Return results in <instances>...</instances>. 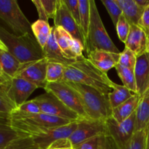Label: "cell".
Listing matches in <instances>:
<instances>
[{
  "instance_id": "obj_3",
  "label": "cell",
  "mask_w": 149,
  "mask_h": 149,
  "mask_svg": "<svg viewBox=\"0 0 149 149\" xmlns=\"http://www.w3.org/2000/svg\"><path fill=\"white\" fill-rule=\"evenodd\" d=\"M11 125L14 130L28 137H34L45 134L57 127L68 125L72 122L44 113L30 115H20L11 113Z\"/></svg>"
},
{
  "instance_id": "obj_26",
  "label": "cell",
  "mask_w": 149,
  "mask_h": 149,
  "mask_svg": "<svg viewBox=\"0 0 149 149\" xmlns=\"http://www.w3.org/2000/svg\"><path fill=\"white\" fill-rule=\"evenodd\" d=\"M55 36L58 46L64 55L69 59L77 60L74 58L71 53V48L73 42V37L71 35L63 28L55 26Z\"/></svg>"
},
{
  "instance_id": "obj_27",
  "label": "cell",
  "mask_w": 149,
  "mask_h": 149,
  "mask_svg": "<svg viewBox=\"0 0 149 149\" xmlns=\"http://www.w3.org/2000/svg\"><path fill=\"white\" fill-rule=\"evenodd\" d=\"M115 69L117 72L118 76L123 83V86L127 87L132 93L136 94L137 87L134 69L125 68L119 64L115 66Z\"/></svg>"
},
{
  "instance_id": "obj_51",
  "label": "cell",
  "mask_w": 149,
  "mask_h": 149,
  "mask_svg": "<svg viewBox=\"0 0 149 149\" xmlns=\"http://www.w3.org/2000/svg\"><path fill=\"white\" fill-rule=\"evenodd\" d=\"M147 53V52H146ZM147 55H148V59H149V54L148 53H147Z\"/></svg>"
},
{
  "instance_id": "obj_40",
  "label": "cell",
  "mask_w": 149,
  "mask_h": 149,
  "mask_svg": "<svg viewBox=\"0 0 149 149\" xmlns=\"http://www.w3.org/2000/svg\"><path fill=\"white\" fill-rule=\"evenodd\" d=\"M71 53L75 59L84 56L83 50H84V46L82 42L77 39H73L72 45H71Z\"/></svg>"
},
{
  "instance_id": "obj_11",
  "label": "cell",
  "mask_w": 149,
  "mask_h": 149,
  "mask_svg": "<svg viewBox=\"0 0 149 149\" xmlns=\"http://www.w3.org/2000/svg\"><path fill=\"white\" fill-rule=\"evenodd\" d=\"M105 134V122L91 119H81L77 121V129L68 139L74 148L84 141Z\"/></svg>"
},
{
  "instance_id": "obj_17",
  "label": "cell",
  "mask_w": 149,
  "mask_h": 149,
  "mask_svg": "<svg viewBox=\"0 0 149 149\" xmlns=\"http://www.w3.org/2000/svg\"><path fill=\"white\" fill-rule=\"evenodd\" d=\"M134 73L137 94L141 97L149 90V59L147 53L137 57Z\"/></svg>"
},
{
  "instance_id": "obj_44",
  "label": "cell",
  "mask_w": 149,
  "mask_h": 149,
  "mask_svg": "<svg viewBox=\"0 0 149 149\" xmlns=\"http://www.w3.org/2000/svg\"><path fill=\"white\" fill-rule=\"evenodd\" d=\"M103 149H117V148L116 147L115 144L113 143V142L112 141V140L109 137L106 136H106H105Z\"/></svg>"
},
{
  "instance_id": "obj_33",
  "label": "cell",
  "mask_w": 149,
  "mask_h": 149,
  "mask_svg": "<svg viewBox=\"0 0 149 149\" xmlns=\"http://www.w3.org/2000/svg\"><path fill=\"white\" fill-rule=\"evenodd\" d=\"M4 149H39L31 137L19 138L13 141Z\"/></svg>"
},
{
  "instance_id": "obj_42",
  "label": "cell",
  "mask_w": 149,
  "mask_h": 149,
  "mask_svg": "<svg viewBox=\"0 0 149 149\" xmlns=\"http://www.w3.org/2000/svg\"><path fill=\"white\" fill-rule=\"evenodd\" d=\"M138 26L142 28L146 32L149 29V6L144 10L142 17L138 23Z\"/></svg>"
},
{
  "instance_id": "obj_29",
  "label": "cell",
  "mask_w": 149,
  "mask_h": 149,
  "mask_svg": "<svg viewBox=\"0 0 149 149\" xmlns=\"http://www.w3.org/2000/svg\"><path fill=\"white\" fill-rule=\"evenodd\" d=\"M65 66L61 63L49 62L47 68L46 79L47 83L58 82L63 80Z\"/></svg>"
},
{
  "instance_id": "obj_41",
  "label": "cell",
  "mask_w": 149,
  "mask_h": 149,
  "mask_svg": "<svg viewBox=\"0 0 149 149\" xmlns=\"http://www.w3.org/2000/svg\"><path fill=\"white\" fill-rule=\"evenodd\" d=\"M47 149H74L68 138L61 139L52 143Z\"/></svg>"
},
{
  "instance_id": "obj_2",
  "label": "cell",
  "mask_w": 149,
  "mask_h": 149,
  "mask_svg": "<svg viewBox=\"0 0 149 149\" xmlns=\"http://www.w3.org/2000/svg\"><path fill=\"white\" fill-rule=\"evenodd\" d=\"M0 39L8 52L22 64L29 63L45 58L43 49L33 33L17 36L0 26Z\"/></svg>"
},
{
  "instance_id": "obj_6",
  "label": "cell",
  "mask_w": 149,
  "mask_h": 149,
  "mask_svg": "<svg viewBox=\"0 0 149 149\" xmlns=\"http://www.w3.org/2000/svg\"><path fill=\"white\" fill-rule=\"evenodd\" d=\"M0 18L17 36L33 33L31 24L15 0H0Z\"/></svg>"
},
{
  "instance_id": "obj_5",
  "label": "cell",
  "mask_w": 149,
  "mask_h": 149,
  "mask_svg": "<svg viewBox=\"0 0 149 149\" xmlns=\"http://www.w3.org/2000/svg\"><path fill=\"white\" fill-rule=\"evenodd\" d=\"M90 20L88 33L84 40V50L87 54L96 49H103L114 53H120L108 34L94 0H90Z\"/></svg>"
},
{
  "instance_id": "obj_43",
  "label": "cell",
  "mask_w": 149,
  "mask_h": 149,
  "mask_svg": "<svg viewBox=\"0 0 149 149\" xmlns=\"http://www.w3.org/2000/svg\"><path fill=\"white\" fill-rule=\"evenodd\" d=\"M32 2L34 4V6L36 8V10H37L39 20H42L48 22V17L47 16L46 13H45V10L43 8V6H42V2H41V0H33Z\"/></svg>"
},
{
  "instance_id": "obj_28",
  "label": "cell",
  "mask_w": 149,
  "mask_h": 149,
  "mask_svg": "<svg viewBox=\"0 0 149 149\" xmlns=\"http://www.w3.org/2000/svg\"><path fill=\"white\" fill-rule=\"evenodd\" d=\"M79 27L85 40L88 33L89 25L90 20V0H79Z\"/></svg>"
},
{
  "instance_id": "obj_38",
  "label": "cell",
  "mask_w": 149,
  "mask_h": 149,
  "mask_svg": "<svg viewBox=\"0 0 149 149\" xmlns=\"http://www.w3.org/2000/svg\"><path fill=\"white\" fill-rule=\"evenodd\" d=\"M58 0H41L45 13L48 19H54L56 13Z\"/></svg>"
},
{
  "instance_id": "obj_50",
  "label": "cell",
  "mask_w": 149,
  "mask_h": 149,
  "mask_svg": "<svg viewBox=\"0 0 149 149\" xmlns=\"http://www.w3.org/2000/svg\"><path fill=\"white\" fill-rule=\"evenodd\" d=\"M146 33H147V36H148V39L149 38V29H148V31H146Z\"/></svg>"
},
{
  "instance_id": "obj_23",
  "label": "cell",
  "mask_w": 149,
  "mask_h": 149,
  "mask_svg": "<svg viewBox=\"0 0 149 149\" xmlns=\"http://www.w3.org/2000/svg\"><path fill=\"white\" fill-rule=\"evenodd\" d=\"M0 64L4 73L9 78L17 77L23 66V64L15 57L3 50H0Z\"/></svg>"
},
{
  "instance_id": "obj_48",
  "label": "cell",
  "mask_w": 149,
  "mask_h": 149,
  "mask_svg": "<svg viewBox=\"0 0 149 149\" xmlns=\"http://www.w3.org/2000/svg\"><path fill=\"white\" fill-rule=\"evenodd\" d=\"M0 50H3V51H6V52H8V49H7V47L5 46L4 43L2 42V41L0 39Z\"/></svg>"
},
{
  "instance_id": "obj_47",
  "label": "cell",
  "mask_w": 149,
  "mask_h": 149,
  "mask_svg": "<svg viewBox=\"0 0 149 149\" xmlns=\"http://www.w3.org/2000/svg\"><path fill=\"white\" fill-rule=\"evenodd\" d=\"M146 149H149V127L146 132Z\"/></svg>"
},
{
  "instance_id": "obj_16",
  "label": "cell",
  "mask_w": 149,
  "mask_h": 149,
  "mask_svg": "<svg viewBox=\"0 0 149 149\" xmlns=\"http://www.w3.org/2000/svg\"><path fill=\"white\" fill-rule=\"evenodd\" d=\"M125 47L130 49L137 57L146 53L148 36L138 25H130V31L125 42Z\"/></svg>"
},
{
  "instance_id": "obj_31",
  "label": "cell",
  "mask_w": 149,
  "mask_h": 149,
  "mask_svg": "<svg viewBox=\"0 0 149 149\" xmlns=\"http://www.w3.org/2000/svg\"><path fill=\"white\" fill-rule=\"evenodd\" d=\"M13 113L20 115L36 114L41 113V110L37 102L34 99H32L31 100H27L20 106H17V109Z\"/></svg>"
},
{
  "instance_id": "obj_15",
  "label": "cell",
  "mask_w": 149,
  "mask_h": 149,
  "mask_svg": "<svg viewBox=\"0 0 149 149\" xmlns=\"http://www.w3.org/2000/svg\"><path fill=\"white\" fill-rule=\"evenodd\" d=\"M120 53H114L103 49H96L87 54V59L96 68L107 74L118 64Z\"/></svg>"
},
{
  "instance_id": "obj_30",
  "label": "cell",
  "mask_w": 149,
  "mask_h": 149,
  "mask_svg": "<svg viewBox=\"0 0 149 149\" xmlns=\"http://www.w3.org/2000/svg\"><path fill=\"white\" fill-rule=\"evenodd\" d=\"M101 2L103 3L104 7L107 10L111 19L116 27L119 17L122 15V11L120 7L117 4L116 0H102Z\"/></svg>"
},
{
  "instance_id": "obj_25",
  "label": "cell",
  "mask_w": 149,
  "mask_h": 149,
  "mask_svg": "<svg viewBox=\"0 0 149 149\" xmlns=\"http://www.w3.org/2000/svg\"><path fill=\"white\" fill-rule=\"evenodd\" d=\"M31 30L33 36L41 47L43 49L47 45L52 32V27H50L47 21L42 20H37L31 23Z\"/></svg>"
},
{
  "instance_id": "obj_21",
  "label": "cell",
  "mask_w": 149,
  "mask_h": 149,
  "mask_svg": "<svg viewBox=\"0 0 149 149\" xmlns=\"http://www.w3.org/2000/svg\"><path fill=\"white\" fill-rule=\"evenodd\" d=\"M140 100L141 96L137 93L134 94V95L126 102L112 109V117L119 123L127 119L135 112Z\"/></svg>"
},
{
  "instance_id": "obj_7",
  "label": "cell",
  "mask_w": 149,
  "mask_h": 149,
  "mask_svg": "<svg viewBox=\"0 0 149 149\" xmlns=\"http://www.w3.org/2000/svg\"><path fill=\"white\" fill-rule=\"evenodd\" d=\"M44 90L58 97L66 107L77 113L81 119H89L84 111L79 95L67 81L63 80L58 82L47 83Z\"/></svg>"
},
{
  "instance_id": "obj_13",
  "label": "cell",
  "mask_w": 149,
  "mask_h": 149,
  "mask_svg": "<svg viewBox=\"0 0 149 149\" xmlns=\"http://www.w3.org/2000/svg\"><path fill=\"white\" fill-rule=\"evenodd\" d=\"M48 61L43 58L33 63L23 64L17 77H21L33 83L38 88L45 89L47 81L46 79Z\"/></svg>"
},
{
  "instance_id": "obj_9",
  "label": "cell",
  "mask_w": 149,
  "mask_h": 149,
  "mask_svg": "<svg viewBox=\"0 0 149 149\" xmlns=\"http://www.w3.org/2000/svg\"><path fill=\"white\" fill-rule=\"evenodd\" d=\"M34 100L39 104L41 112L45 114L70 121H79L81 119L77 113L66 107L52 93L46 92V93L35 97Z\"/></svg>"
},
{
  "instance_id": "obj_8",
  "label": "cell",
  "mask_w": 149,
  "mask_h": 149,
  "mask_svg": "<svg viewBox=\"0 0 149 149\" xmlns=\"http://www.w3.org/2000/svg\"><path fill=\"white\" fill-rule=\"evenodd\" d=\"M105 135L112 140L117 149H124L135 132V112L121 123L111 116L105 121Z\"/></svg>"
},
{
  "instance_id": "obj_35",
  "label": "cell",
  "mask_w": 149,
  "mask_h": 149,
  "mask_svg": "<svg viewBox=\"0 0 149 149\" xmlns=\"http://www.w3.org/2000/svg\"><path fill=\"white\" fill-rule=\"evenodd\" d=\"M115 28L116 29L119 39L122 42L125 43L130 31V24L123 15H122V16L119 17Z\"/></svg>"
},
{
  "instance_id": "obj_32",
  "label": "cell",
  "mask_w": 149,
  "mask_h": 149,
  "mask_svg": "<svg viewBox=\"0 0 149 149\" xmlns=\"http://www.w3.org/2000/svg\"><path fill=\"white\" fill-rule=\"evenodd\" d=\"M137 61V56L128 48H125L119 55L118 64L125 68L134 69Z\"/></svg>"
},
{
  "instance_id": "obj_39",
  "label": "cell",
  "mask_w": 149,
  "mask_h": 149,
  "mask_svg": "<svg viewBox=\"0 0 149 149\" xmlns=\"http://www.w3.org/2000/svg\"><path fill=\"white\" fill-rule=\"evenodd\" d=\"M65 4H66L67 7L69 11L71 12V15L75 19L77 24L79 26L80 19H79V0H63Z\"/></svg>"
},
{
  "instance_id": "obj_19",
  "label": "cell",
  "mask_w": 149,
  "mask_h": 149,
  "mask_svg": "<svg viewBox=\"0 0 149 149\" xmlns=\"http://www.w3.org/2000/svg\"><path fill=\"white\" fill-rule=\"evenodd\" d=\"M26 137L28 136L13 128L10 113L0 112V149H4L15 140Z\"/></svg>"
},
{
  "instance_id": "obj_49",
  "label": "cell",
  "mask_w": 149,
  "mask_h": 149,
  "mask_svg": "<svg viewBox=\"0 0 149 149\" xmlns=\"http://www.w3.org/2000/svg\"><path fill=\"white\" fill-rule=\"evenodd\" d=\"M146 52L149 54V38L148 39V44H147V49H146Z\"/></svg>"
},
{
  "instance_id": "obj_12",
  "label": "cell",
  "mask_w": 149,
  "mask_h": 149,
  "mask_svg": "<svg viewBox=\"0 0 149 149\" xmlns=\"http://www.w3.org/2000/svg\"><path fill=\"white\" fill-rule=\"evenodd\" d=\"M54 26L61 27L69 33L73 39L81 41L84 46V39L79 26L71 15L63 0H58L56 13L54 17Z\"/></svg>"
},
{
  "instance_id": "obj_18",
  "label": "cell",
  "mask_w": 149,
  "mask_h": 149,
  "mask_svg": "<svg viewBox=\"0 0 149 149\" xmlns=\"http://www.w3.org/2000/svg\"><path fill=\"white\" fill-rule=\"evenodd\" d=\"M44 55L48 62L57 63L63 65L64 66L71 65L77 60L69 59L67 58L61 48L58 46L55 36V26L52 27V32L48 42L45 47L43 48Z\"/></svg>"
},
{
  "instance_id": "obj_20",
  "label": "cell",
  "mask_w": 149,
  "mask_h": 149,
  "mask_svg": "<svg viewBox=\"0 0 149 149\" xmlns=\"http://www.w3.org/2000/svg\"><path fill=\"white\" fill-rule=\"evenodd\" d=\"M149 127V90L141 97L135 111V132L146 131Z\"/></svg>"
},
{
  "instance_id": "obj_22",
  "label": "cell",
  "mask_w": 149,
  "mask_h": 149,
  "mask_svg": "<svg viewBox=\"0 0 149 149\" xmlns=\"http://www.w3.org/2000/svg\"><path fill=\"white\" fill-rule=\"evenodd\" d=\"M122 11V15L130 25H138L143 15V10L135 0H116Z\"/></svg>"
},
{
  "instance_id": "obj_46",
  "label": "cell",
  "mask_w": 149,
  "mask_h": 149,
  "mask_svg": "<svg viewBox=\"0 0 149 149\" xmlns=\"http://www.w3.org/2000/svg\"><path fill=\"white\" fill-rule=\"evenodd\" d=\"M10 79L11 78H9L8 77H7V76L5 75V74H4V71H3L2 68H1V64H0V84L7 81V80Z\"/></svg>"
},
{
  "instance_id": "obj_45",
  "label": "cell",
  "mask_w": 149,
  "mask_h": 149,
  "mask_svg": "<svg viewBox=\"0 0 149 149\" xmlns=\"http://www.w3.org/2000/svg\"><path fill=\"white\" fill-rule=\"evenodd\" d=\"M135 1L143 10H145L146 8L149 6V0H135Z\"/></svg>"
},
{
  "instance_id": "obj_36",
  "label": "cell",
  "mask_w": 149,
  "mask_h": 149,
  "mask_svg": "<svg viewBox=\"0 0 149 149\" xmlns=\"http://www.w3.org/2000/svg\"><path fill=\"white\" fill-rule=\"evenodd\" d=\"M105 135L95 137L76 146L74 149H103Z\"/></svg>"
},
{
  "instance_id": "obj_34",
  "label": "cell",
  "mask_w": 149,
  "mask_h": 149,
  "mask_svg": "<svg viewBox=\"0 0 149 149\" xmlns=\"http://www.w3.org/2000/svg\"><path fill=\"white\" fill-rule=\"evenodd\" d=\"M146 131H138L134 133L133 137L124 149H146Z\"/></svg>"
},
{
  "instance_id": "obj_37",
  "label": "cell",
  "mask_w": 149,
  "mask_h": 149,
  "mask_svg": "<svg viewBox=\"0 0 149 149\" xmlns=\"http://www.w3.org/2000/svg\"><path fill=\"white\" fill-rule=\"evenodd\" d=\"M17 109L4 90L0 87V112L11 113Z\"/></svg>"
},
{
  "instance_id": "obj_24",
  "label": "cell",
  "mask_w": 149,
  "mask_h": 149,
  "mask_svg": "<svg viewBox=\"0 0 149 149\" xmlns=\"http://www.w3.org/2000/svg\"><path fill=\"white\" fill-rule=\"evenodd\" d=\"M134 94L135 93H132L125 86L119 85L113 82L112 90L108 95L112 109L118 107L121 104L126 102L132 97Z\"/></svg>"
},
{
  "instance_id": "obj_1",
  "label": "cell",
  "mask_w": 149,
  "mask_h": 149,
  "mask_svg": "<svg viewBox=\"0 0 149 149\" xmlns=\"http://www.w3.org/2000/svg\"><path fill=\"white\" fill-rule=\"evenodd\" d=\"M63 80L89 86L106 95L112 90L113 84L107 74L96 68L84 56L65 66Z\"/></svg>"
},
{
  "instance_id": "obj_10",
  "label": "cell",
  "mask_w": 149,
  "mask_h": 149,
  "mask_svg": "<svg viewBox=\"0 0 149 149\" xmlns=\"http://www.w3.org/2000/svg\"><path fill=\"white\" fill-rule=\"evenodd\" d=\"M0 87L17 107L27 101L29 96L38 88L33 83L19 77H13L1 83Z\"/></svg>"
},
{
  "instance_id": "obj_14",
  "label": "cell",
  "mask_w": 149,
  "mask_h": 149,
  "mask_svg": "<svg viewBox=\"0 0 149 149\" xmlns=\"http://www.w3.org/2000/svg\"><path fill=\"white\" fill-rule=\"evenodd\" d=\"M77 127V121L68 125L57 127L51 129L47 132L39 136L34 137L33 141L39 149H47L55 141L65 138H69L71 134Z\"/></svg>"
},
{
  "instance_id": "obj_4",
  "label": "cell",
  "mask_w": 149,
  "mask_h": 149,
  "mask_svg": "<svg viewBox=\"0 0 149 149\" xmlns=\"http://www.w3.org/2000/svg\"><path fill=\"white\" fill-rule=\"evenodd\" d=\"M79 95L84 111L89 119L105 122L112 116L109 96L84 84L67 81Z\"/></svg>"
}]
</instances>
